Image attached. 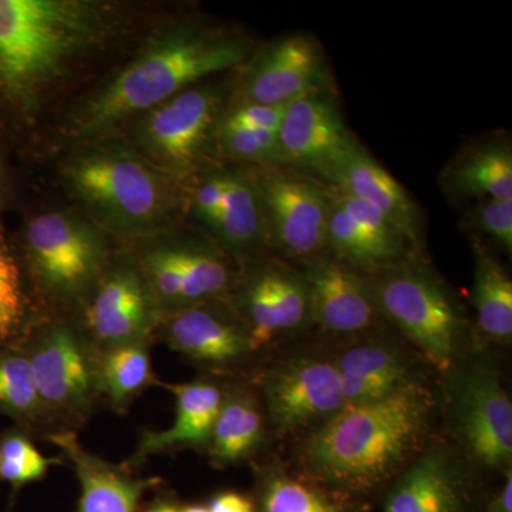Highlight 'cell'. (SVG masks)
<instances>
[{
	"label": "cell",
	"instance_id": "cell-41",
	"mask_svg": "<svg viewBox=\"0 0 512 512\" xmlns=\"http://www.w3.org/2000/svg\"><path fill=\"white\" fill-rule=\"evenodd\" d=\"M178 512H210L205 505H187V507L178 508Z\"/></svg>",
	"mask_w": 512,
	"mask_h": 512
},
{
	"label": "cell",
	"instance_id": "cell-7",
	"mask_svg": "<svg viewBox=\"0 0 512 512\" xmlns=\"http://www.w3.org/2000/svg\"><path fill=\"white\" fill-rule=\"evenodd\" d=\"M19 348L28 357L50 433L83 426L103 396L100 352L79 323L69 316H43Z\"/></svg>",
	"mask_w": 512,
	"mask_h": 512
},
{
	"label": "cell",
	"instance_id": "cell-26",
	"mask_svg": "<svg viewBox=\"0 0 512 512\" xmlns=\"http://www.w3.org/2000/svg\"><path fill=\"white\" fill-rule=\"evenodd\" d=\"M266 434V414L258 392L242 384L225 386L207 447L212 464L232 466L255 457L266 443Z\"/></svg>",
	"mask_w": 512,
	"mask_h": 512
},
{
	"label": "cell",
	"instance_id": "cell-30",
	"mask_svg": "<svg viewBox=\"0 0 512 512\" xmlns=\"http://www.w3.org/2000/svg\"><path fill=\"white\" fill-rule=\"evenodd\" d=\"M256 512H350L338 495L274 464L258 471Z\"/></svg>",
	"mask_w": 512,
	"mask_h": 512
},
{
	"label": "cell",
	"instance_id": "cell-29",
	"mask_svg": "<svg viewBox=\"0 0 512 512\" xmlns=\"http://www.w3.org/2000/svg\"><path fill=\"white\" fill-rule=\"evenodd\" d=\"M42 318L15 245L0 221V346H19Z\"/></svg>",
	"mask_w": 512,
	"mask_h": 512
},
{
	"label": "cell",
	"instance_id": "cell-24",
	"mask_svg": "<svg viewBox=\"0 0 512 512\" xmlns=\"http://www.w3.org/2000/svg\"><path fill=\"white\" fill-rule=\"evenodd\" d=\"M448 201L512 200V147L507 134L467 144L440 175Z\"/></svg>",
	"mask_w": 512,
	"mask_h": 512
},
{
	"label": "cell",
	"instance_id": "cell-2",
	"mask_svg": "<svg viewBox=\"0 0 512 512\" xmlns=\"http://www.w3.org/2000/svg\"><path fill=\"white\" fill-rule=\"evenodd\" d=\"M121 28L97 0H0V134L33 123L50 96Z\"/></svg>",
	"mask_w": 512,
	"mask_h": 512
},
{
	"label": "cell",
	"instance_id": "cell-3",
	"mask_svg": "<svg viewBox=\"0 0 512 512\" xmlns=\"http://www.w3.org/2000/svg\"><path fill=\"white\" fill-rule=\"evenodd\" d=\"M437 396L417 379L383 399L343 407L301 448L306 478L343 500L396 480L429 446Z\"/></svg>",
	"mask_w": 512,
	"mask_h": 512
},
{
	"label": "cell",
	"instance_id": "cell-34",
	"mask_svg": "<svg viewBox=\"0 0 512 512\" xmlns=\"http://www.w3.org/2000/svg\"><path fill=\"white\" fill-rule=\"evenodd\" d=\"M212 147L228 163L249 167L279 165L276 131L218 126Z\"/></svg>",
	"mask_w": 512,
	"mask_h": 512
},
{
	"label": "cell",
	"instance_id": "cell-4",
	"mask_svg": "<svg viewBox=\"0 0 512 512\" xmlns=\"http://www.w3.org/2000/svg\"><path fill=\"white\" fill-rule=\"evenodd\" d=\"M60 180L87 220L131 245L173 228L185 208V185L117 134L73 147Z\"/></svg>",
	"mask_w": 512,
	"mask_h": 512
},
{
	"label": "cell",
	"instance_id": "cell-40",
	"mask_svg": "<svg viewBox=\"0 0 512 512\" xmlns=\"http://www.w3.org/2000/svg\"><path fill=\"white\" fill-rule=\"evenodd\" d=\"M147 512H178V508L173 504L167 503V501H160V503L150 507V510Z\"/></svg>",
	"mask_w": 512,
	"mask_h": 512
},
{
	"label": "cell",
	"instance_id": "cell-35",
	"mask_svg": "<svg viewBox=\"0 0 512 512\" xmlns=\"http://www.w3.org/2000/svg\"><path fill=\"white\" fill-rule=\"evenodd\" d=\"M461 228L470 237H487L512 252V200H481L473 202L461 218Z\"/></svg>",
	"mask_w": 512,
	"mask_h": 512
},
{
	"label": "cell",
	"instance_id": "cell-17",
	"mask_svg": "<svg viewBox=\"0 0 512 512\" xmlns=\"http://www.w3.org/2000/svg\"><path fill=\"white\" fill-rule=\"evenodd\" d=\"M156 338L211 372H235L256 356L249 333L228 299H217L165 315Z\"/></svg>",
	"mask_w": 512,
	"mask_h": 512
},
{
	"label": "cell",
	"instance_id": "cell-6",
	"mask_svg": "<svg viewBox=\"0 0 512 512\" xmlns=\"http://www.w3.org/2000/svg\"><path fill=\"white\" fill-rule=\"evenodd\" d=\"M363 276L383 319L447 375L464 355L468 330L463 306L450 286L417 254Z\"/></svg>",
	"mask_w": 512,
	"mask_h": 512
},
{
	"label": "cell",
	"instance_id": "cell-19",
	"mask_svg": "<svg viewBox=\"0 0 512 512\" xmlns=\"http://www.w3.org/2000/svg\"><path fill=\"white\" fill-rule=\"evenodd\" d=\"M471 488L460 450L431 443L387 494L383 512H470Z\"/></svg>",
	"mask_w": 512,
	"mask_h": 512
},
{
	"label": "cell",
	"instance_id": "cell-5",
	"mask_svg": "<svg viewBox=\"0 0 512 512\" xmlns=\"http://www.w3.org/2000/svg\"><path fill=\"white\" fill-rule=\"evenodd\" d=\"M13 245L36 303L69 318L82 311L114 254L100 228L66 210L29 215Z\"/></svg>",
	"mask_w": 512,
	"mask_h": 512
},
{
	"label": "cell",
	"instance_id": "cell-16",
	"mask_svg": "<svg viewBox=\"0 0 512 512\" xmlns=\"http://www.w3.org/2000/svg\"><path fill=\"white\" fill-rule=\"evenodd\" d=\"M279 165L325 183L359 141L350 133L333 90H319L286 104L278 131Z\"/></svg>",
	"mask_w": 512,
	"mask_h": 512
},
{
	"label": "cell",
	"instance_id": "cell-33",
	"mask_svg": "<svg viewBox=\"0 0 512 512\" xmlns=\"http://www.w3.org/2000/svg\"><path fill=\"white\" fill-rule=\"evenodd\" d=\"M59 463V458L40 453L30 434L19 427L0 434V480L13 488L42 480Z\"/></svg>",
	"mask_w": 512,
	"mask_h": 512
},
{
	"label": "cell",
	"instance_id": "cell-25",
	"mask_svg": "<svg viewBox=\"0 0 512 512\" xmlns=\"http://www.w3.org/2000/svg\"><path fill=\"white\" fill-rule=\"evenodd\" d=\"M208 237L239 266L264 255L266 245L261 204L248 165L225 164V195Z\"/></svg>",
	"mask_w": 512,
	"mask_h": 512
},
{
	"label": "cell",
	"instance_id": "cell-27",
	"mask_svg": "<svg viewBox=\"0 0 512 512\" xmlns=\"http://www.w3.org/2000/svg\"><path fill=\"white\" fill-rule=\"evenodd\" d=\"M474 252L473 301L477 328L498 345L512 339V281L483 239L470 237Z\"/></svg>",
	"mask_w": 512,
	"mask_h": 512
},
{
	"label": "cell",
	"instance_id": "cell-31",
	"mask_svg": "<svg viewBox=\"0 0 512 512\" xmlns=\"http://www.w3.org/2000/svg\"><path fill=\"white\" fill-rule=\"evenodd\" d=\"M0 414L26 433H50L29 360L19 346H0Z\"/></svg>",
	"mask_w": 512,
	"mask_h": 512
},
{
	"label": "cell",
	"instance_id": "cell-38",
	"mask_svg": "<svg viewBox=\"0 0 512 512\" xmlns=\"http://www.w3.org/2000/svg\"><path fill=\"white\" fill-rule=\"evenodd\" d=\"M12 191V174H10L8 160H6L3 136L0 134V215L8 208L10 200H12Z\"/></svg>",
	"mask_w": 512,
	"mask_h": 512
},
{
	"label": "cell",
	"instance_id": "cell-8",
	"mask_svg": "<svg viewBox=\"0 0 512 512\" xmlns=\"http://www.w3.org/2000/svg\"><path fill=\"white\" fill-rule=\"evenodd\" d=\"M228 80H207L130 121L131 146L178 183L202 167L231 99Z\"/></svg>",
	"mask_w": 512,
	"mask_h": 512
},
{
	"label": "cell",
	"instance_id": "cell-1",
	"mask_svg": "<svg viewBox=\"0 0 512 512\" xmlns=\"http://www.w3.org/2000/svg\"><path fill=\"white\" fill-rule=\"evenodd\" d=\"M254 50L241 32L205 19L168 23L73 107L64 120L63 137L73 148L113 136L117 128L178 93L218 74L238 72Z\"/></svg>",
	"mask_w": 512,
	"mask_h": 512
},
{
	"label": "cell",
	"instance_id": "cell-21",
	"mask_svg": "<svg viewBox=\"0 0 512 512\" xmlns=\"http://www.w3.org/2000/svg\"><path fill=\"white\" fill-rule=\"evenodd\" d=\"M175 399V420L165 430H141L133 457L127 461L137 468L153 456L194 448L207 450L215 420L220 413L225 386L210 379L187 383H161Z\"/></svg>",
	"mask_w": 512,
	"mask_h": 512
},
{
	"label": "cell",
	"instance_id": "cell-22",
	"mask_svg": "<svg viewBox=\"0 0 512 512\" xmlns=\"http://www.w3.org/2000/svg\"><path fill=\"white\" fill-rule=\"evenodd\" d=\"M332 359L345 407L383 399L421 377L412 356L390 339H353Z\"/></svg>",
	"mask_w": 512,
	"mask_h": 512
},
{
	"label": "cell",
	"instance_id": "cell-18",
	"mask_svg": "<svg viewBox=\"0 0 512 512\" xmlns=\"http://www.w3.org/2000/svg\"><path fill=\"white\" fill-rule=\"evenodd\" d=\"M311 292L312 325L328 335L357 339L382 322L365 276L325 255L303 266Z\"/></svg>",
	"mask_w": 512,
	"mask_h": 512
},
{
	"label": "cell",
	"instance_id": "cell-14",
	"mask_svg": "<svg viewBox=\"0 0 512 512\" xmlns=\"http://www.w3.org/2000/svg\"><path fill=\"white\" fill-rule=\"evenodd\" d=\"M73 319L99 352L153 342L161 312L130 248L114 251L99 284Z\"/></svg>",
	"mask_w": 512,
	"mask_h": 512
},
{
	"label": "cell",
	"instance_id": "cell-28",
	"mask_svg": "<svg viewBox=\"0 0 512 512\" xmlns=\"http://www.w3.org/2000/svg\"><path fill=\"white\" fill-rule=\"evenodd\" d=\"M150 349L151 342H136L100 352L101 396L114 412L126 413L144 390L158 384Z\"/></svg>",
	"mask_w": 512,
	"mask_h": 512
},
{
	"label": "cell",
	"instance_id": "cell-20",
	"mask_svg": "<svg viewBox=\"0 0 512 512\" xmlns=\"http://www.w3.org/2000/svg\"><path fill=\"white\" fill-rule=\"evenodd\" d=\"M333 185L367 202L386 218L416 254L423 255L424 221L420 208L402 184L359 144L329 175Z\"/></svg>",
	"mask_w": 512,
	"mask_h": 512
},
{
	"label": "cell",
	"instance_id": "cell-9",
	"mask_svg": "<svg viewBox=\"0 0 512 512\" xmlns=\"http://www.w3.org/2000/svg\"><path fill=\"white\" fill-rule=\"evenodd\" d=\"M146 276L161 318L208 301L227 299L239 265L204 232L170 228L130 248Z\"/></svg>",
	"mask_w": 512,
	"mask_h": 512
},
{
	"label": "cell",
	"instance_id": "cell-13",
	"mask_svg": "<svg viewBox=\"0 0 512 512\" xmlns=\"http://www.w3.org/2000/svg\"><path fill=\"white\" fill-rule=\"evenodd\" d=\"M258 394L276 433H315L345 407L332 356L301 353L279 360L259 377Z\"/></svg>",
	"mask_w": 512,
	"mask_h": 512
},
{
	"label": "cell",
	"instance_id": "cell-32",
	"mask_svg": "<svg viewBox=\"0 0 512 512\" xmlns=\"http://www.w3.org/2000/svg\"><path fill=\"white\" fill-rule=\"evenodd\" d=\"M329 215L326 229L328 254L362 275H372L389 266L363 229L350 217L328 184Z\"/></svg>",
	"mask_w": 512,
	"mask_h": 512
},
{
	"label": "cell",
	"instance_id": "cell-37",
	"mask_svg": "<svg viewBox=\"0 0 512 512\" xmlns=\"http://www.w3.org/2000/svg\"><path fill=\"white\" fill-rule=\"evenodd\" d=\"M207 508L210 512H256L255 501L235 491L215 495Z\"/></svg>",
	"mask_w": 512,
	"mask_h": 512
},
{
	"label": "cell",
	"instance_id": "cell-11",
	"mask_svg": "<svg viewBox=\"0 0 512 512\" xmlns=\"http://www.w3.org/2000/svg\"><path fill=\"white\" fill-rule=\"evenodd\" d=\"M249 170L258 191L268 249L299 268L328 255V184L285 165Z\"/></svg>",
	"mask_w": 512,
	"mask_h": 512
},
{
	"label": "cell",
	"instance_id": "cell-10",
	"mask_svg": "<svg viewBox=\"0 0 512 512\" xmlns=\"http://www.w3.org/2000/svg\"><path fill=\"white\" fill-rule=\"evenodd\" d=\"M446 376L448 419L460 453L484 470L510 473L512 403L494 360L463 355Z\"/></svg>",
	"mask_w": 512,
	"mask_h": 512
},
{
	"label": "cell",
	"instance_id": "cell-23",
	"mask_svg": "<svg viewBox=\"0 0 512 512\" xmlns=\"http://www.w3.org/2000/svg\"><path fill=\"white\" fill-rule=\"evenodd\" d=\"M72 464L79 480V512H137L138 503L153 480L138 477L128 463H110L80 443L76 431L47 434Z\"/></svg>",
	"mask_w": 512,
	"mask_h": 512
},
{
	"label": "cell",
	"instance_id": "cell-15",
	"mask_svg": "<svg viewBox=\"0 0 512 512\" xmlns=\"http://www.w3.org/2000/svg\"><path fill=\"white\" fill-rule=\"evenodd\" d=\"M229 103L286 106L319 90H332L325 52L315 37L292 33L255 49L238 70Z\"/></svg>",
	"mask_w": 512,
	"mask_h": 512
},
{
	"label": "cell",
	"instance_id": "cell-12",
	"mask_svg": "<svg viewBox=\"0 0 512 512\" xmlns=\"http://www.w3.org/2000/svg\"><path fill=\"white\" fill-rule=\"evenodd\" d=\"M256 353L312 325L311 292L299 266L266 254L239 266L229 293Z\"/></svg>",
	"mask_w": 512,
	"mask_h": 512
},
{
	"label": "cell",
	"instance_id": "cell-36",
	"mask_svg": "<svg viewBox=\"0 0 512 512\" xmlns=\"http://www.w3.org/2000/svg\"><path fill=\"white\" fill-rule=\"evenodd\" d=\"M285 106L272 107L252 103H228L218 126L278 131Z\"/></svg>",
	"mask_w": 512,
	"mask_h": 512
},
{
	"label": "cell",
	"instance_id": "cell-39",
	"mask_svg": "<svg viewBox=\"0 0 512 512\" xmlns=\"http://www.w3.org/2000/svg\"><path fill=\"white\" fill-rule=\"evenodd\" d=\"M483 512H512V471L505 474L503 487L488 501Z\"/></svg>",
	"mask_w": 512,
	"mask_h": 512
}]
</instances>
